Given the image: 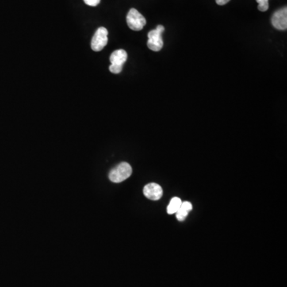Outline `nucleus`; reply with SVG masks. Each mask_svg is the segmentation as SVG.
<instances>
[{"label":"nucleus","mask_w":287,"mask_h":287,"mask_svg":"<svg viewBox=\"0 0 287 287\" xmlns=\"http://www.w3.org/2000/svg\"><path fill=\"white\" fill-rule=\"evenodd\" d=\"M132 167L129 164L122 162L111 170L109 178L112 182L120 183L128 179L132 175Z\"/></svg>","instance_id":"nucleus-1"},{"label":"nucleus","mask_w":287,"mask_h":287,"mask_svg":"<svg viewBox=\"0 0 287 287\" xmlns=\"http://www.w3.org/2000/svg\"><path fill=\"white\" fill-rule=\"evenodd\" d=\"M164 31H165V28L162 25H159L156 29L150 31L148 34V38H149L147 43L148 47L151 51L158 52L163 48L164 42L162 39V34Z\"/></svg>","instance_id":"nucleus-2"},{"label":"nucleus","mask_w":287,"mask_h":287,"mask_svg":"<svg viewBox=\"0 0 287 287\" xmlns=\"http://www.w3.org/2000/svg\"><path fill=\"white\" fill-rule=\"evenodd\" d=\"M127 24L128 28L132 31H139L143 29L146 26V20L140 12L136 9H130L126 17Z\"/></svg>","instance_id":"nucleus-3"},{"label":"nucleus","mask_w":287,"mask_h":287,"mask_svg":"<svg viewBox=\"0 0 287 287\" xmlns=\"http://www.w3.org/2000/svg\"><path fill=\"white\" fill-rule=\"evenodd\" d=\"M108 43V31L105 28H99L93 35L91 41V48L93 51H102Z\"/></svg>","instance_id":"nucleus-4"},{"label":"nucleus","mask_w":287,"mask_h":287,"mask_svg":"<svg viewBox=\"0 0 287 287\" xmlns=\"http://www.w3.org/2000/svg\"><path fill=\"white\" fill-rule=\"evenodd\" d=\"M272 25L276 29L280 31H285L287 28V8H282L280 10L274 12L272 16Z\"/></svg>","instance_id":"nucleus-5"},{"label":"nucleus","mask_w":287,"mask_h":287,"mask_svg":"<svg viewBox=\"0 0 287 287\" xmlns=\"http://www.w3.org/2000/svg\"><path fill=\"white\" fill-rule=\"evenodd\" d=\"M144 195L147 197L148 199L152 200H158L163 196V189L158 184L155 183H151L149 185H146L144 188Z\"/></svg>","instance_id":"nucleus-6"},{"label":"nucleus","mask_w":287,"mask_h":287,"mask_svg":"<svg viewBox=\"0 0 287 287\" xmlns=\"http://www.w3.org/2000/svg\"><path fill=\"white\" fill-rule=\"evenodd\" d=\"M127 58H128V55H127L126 51L124 50H117L112 53L109 60H110L111 65L123 67V65L124 62H126Z\"/></svg>","instance_id":"nucleus-7"},{"label":"nucleus","mask_w":287,"mask_h":287,"mask_svg":"<svg viewBox=\"0 0 287 287\" xmlns=\"http://www.w3.org/2000/svg\"><path fill=\"white\" fill-rule=\"evenodd\" d=\"M192 209V205L190 202H182L181 208H179L178 211L176 212V215L179 221H184L186 219L188 212H190Z\"/></svg>","instance_id":"nucleus-8"},{"label":"nucleus","mask_w":287,"mask_h":287,"mask_svg":"<svg viewBox=\"0 0 287 287\" xmlns=\"http://www.w3.org/2000/svg\"><path fill=\"white\" fill-rule=\"evenodd\" d=\"M181 204H182V201L178 197H174V198L172 199L169 206H168V214L173 215V214L176 213L178 211L179 208H181Z\"/></svg>","instance_id":"nucleus-9"},{"label":"nucleus","mask_w":287,"mask_h":287,"mask_svg":"<svg viewBox=\"0 0 287 287\" xmlns=\"http://www.w3.org/2000/svg\"><path fill=\"white\" fill-rule=\"evenodd\" d=\"M258 4V9L260 12H266L269 9V0H256Z\"/></svg>","instance_id":"nucleus-10"},{"label":"nucleus","mask_w":287,"mask_h":287,"mask_svg":"<svg viewBox=\"0 0 287 287\" xmlns=\"http://www.w3.org/2000/svg\"><path fill=\"white\" fill-rule=\"evenodd\" d=\"M123 67H120V66H113V65H110L109 66V71L113 74H120V72L122 71Z\"/></svg>","instance_id":"nucleus-11"},{"label":"nucleus","mask_w":287,"mask_h":287,"mask_svg":"<svg viewBox=\"0 0 287 287\" xmlns=\"http://www.w3.org/2000/svg\"><path fill=\"white\" fill-rule=\"evenodd\" d=\"M84 2L86 3L88 6L96 7L100 4L101 0H84Z\"/></svg>","instance_id":"nucleus-12"},{"label":"nucleus","mask_w":287,"mask_h":287,"mask_svg":"<svg viewBox=\"0 0 287 287\" xmlns=\"http://www.w3.org/2000/svg\"><path fill=\"white\" fill-rule=\"evenodd\" d=\"M215 2H216V4L219 5V6H223V5L227 4V3H229L230 0H215Z\"/></svg>","instance_id":"nucleus-13"}]
</instances>
